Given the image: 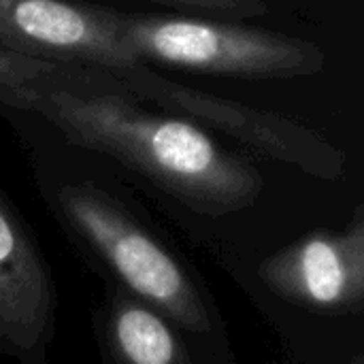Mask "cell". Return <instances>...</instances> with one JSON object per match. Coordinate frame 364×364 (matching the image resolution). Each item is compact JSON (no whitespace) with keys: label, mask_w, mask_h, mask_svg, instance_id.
Masks as SVG:
<instances>
[{"label":"cell","mask_w":364,"mask_h":364,"mask_svg":"<svg viewBox=\"0 0 364 364\" xmlns=\"http://www.w3.org/2000/svg\"><path fill=\"white\" fill-rule=\"evenodd\" d=\"M0 105L38 115L70 145L102 154L145 179L179 209L222 220L252 211L267 192L260 168L207 128L160 111L109 77L58 64L0 90Z\"/></svg>","instance_id":"6da1fadb"},{"label":"cell","mask_w":364,"mask_h":364,"mask_svg":"<svg viewBox=\"0 0 364 364\" xmlns=\"http://www.w3.org/2000/svg\"><path fill=\"white\" fill-rule=\"evenodd\" d=\"M105 286L94 316L105 364H200L198 354H215L203 348L194 352L196 346L168 318L119 288Z\"/></svg>","instance_id":"52a82bcc"},{"label":"cell","mask_w":364,"mask_h":364,"mask_svg":"<svg viewBox=\"0 0 364 364\" xmlns=\"http://www.w3.org/2000/svg\"><path fill=\"white\" fill-rule=\"evenodd\" d=\"M43 198L79 256L168 318L196 348L228 356L224 320L196 269L128 196L92 177L43 175Z\"/></svg>","instance_id":"7a4b0ae2"},{"label":"cell","mask_w":364,"mask_h":364,"mask_svg":"<svg viewBox=\"0 0 364 364\" xmlns=\"http://www.w3.org/2000/svg\"><path fill=\"white\" fill-rule=\"evenodd\" d=\"M0 49L96 70L134 98L158 75L122 43L109 9L70 0H0Z\"/></svg>","instance_id":"277c9868"},{"label":"cell","mask_w":364,"mask_h":364,"mask_svg":"<svg viewBox=\"0 0 364 364\" xmlns=\"http://www.w3.org/2000/svg\"><path fill=\"white\" fill-rule=\"evenodd\" d=\"M58 294L49 262L28 220L0 190V354L49 364Z\"/></svg>","instance_id":"8992f818"},{"label":"cell","mask_w":364,"mask_h":364,"mask_svg":"<svg viewBox=\"0 0 364 364\" xmlns=\"http://www.w3.org/2000/svg\"><path fill=\"white\" fill-rule=\"evenodd\" d=\"M350 364H364L363 354H360V352H358V354H354V358L350 360Z\"/></svg>","instance_id":"30bf717a"},{"label":"cell","mask_w":364,"mask_h":364,"mask_svg":"<svg viewBox=\"0 0 364 364\" xmlns=\"http://www.w3.org/2000/svg\"><path fill=\"white\" fill-rule=\"evenodd\" d=\"M122 43L147 64L239 79H296L324 70L320 45L284 32L192 15L109 9Z\"/></svg>","instance_id":"3957f363"},{"label":"cell","mask_w":364,"mask_h":364,"mask_svg":"<svg viewBox=\"0 0 364 364\" xmlns=\"http://www.w3.org/2000/svg\"><path fill=\"white\" fill-rule=\"evenodd\" d=\"M262 286L316 316H358L364 307V211L341 228L305 232L258 264Z\"/></svg>","instance_id":"5b68a950"},{"label":"cell","mask_w":364,"mask_h":364,"mask_svg":"<svg viewBox=\"0 0 364 364\" xmlns=\"http://www.w3.org/2000/svg\"><path fill=\"white\" fill-rule=\"evenodd\" d=\"M55 66H58L55 62L36 60V58H28V55H19V53L0 49V90L30 83V81L47 75Z\"/></svg>","instance_id":"9c48e42d"},{"label":"cell","mask_w":364,"mask_h":364,"mask_svg":"<svg viewBox=\"0 0 364 364\" xmlns=\"http://www.w3.org/2000/svg\"><path fill=\"white\" fill-rule=\"evenodd\" d=\"M147 2H158L175 9H188L194 13H205V15H226V17H237V19H247V17H260L269 11L264 0H147Z\"/></svg>","instance_id":"ba28073f"}]
</instances>
